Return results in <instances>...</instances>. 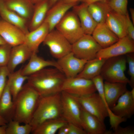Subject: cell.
<instances>
[{
	"instance_id": "74e56055",
	"label": "cell",
	"mask_w": 134,
	"mask_h": 134,
	"mask_svg": "<svg viewBox=\"0 0 134 134\" xmlns=\"http://www.w3.org/2000/svg\"><path fill=\"white\" fill-rule=\"evenodd\" d=\"M10 73L7 66L0 67V98L6 86L7 77Z\"/></svg>"
},
{
	"instance_id": "3957f363",
	"label": "cell",
	"mask_w": 134,
	"mask_h": 134,
	"mask_svg": "<svg viewBox=\"0 0 134 134\" xmlns=\"http://www.w3.org/2000/svg\"><path fill=\"white\" fill-rule=\"evenodd\" d=\"M61 92L40 97L36 110L29 124L33 127L32 131L46 121L63 117Z\"/></svg>"
},
{
	"instance_id": "7dc6e473",
	"label": "cell",
	"mask_w": 134,
	"mask_h": 134,
	"mask_svg": "<svg viewBox=\"0 0 134 134\" xmlns=\"http://www.w3.org/2000/svg\"><path fill=\"white\" fill-rule=\"evenodd\" d=\"M64 2L68 3H77L80 0H62Z\"/></svg>"
},
{
	"instance_id": "d590c367",
	"label": "cell",
	"mask_w": 134,
	"mask_h": 134,
	"mask_svg": "<svg viewBox=\"0 0 134 134\" xmlns=\"http://www.w3.org/2000/svg\"><path fill=\"white\" fill-rule=\"evenodd\" d=\"M126 69H121L113 73L106 81L110 82H119L129 84L130 80L126 77L124 73Z\"/></svg>"
},
{
	"instance_id": "9c48e42d",
	"label": "cell",
	"mask_w": 134,
	"mask_h": 134,
	"mask_svg": "<svg viewBox=\"0 0 134 134\" xmlns=\"http://www.w3.org/2000/svg\"><path fill=\"white\" fill-rule=\"evenodd\" d=\"M96 91L91 80L77 77L66 78L62 88V91L77 97L88 95Z\"/></svg>"
},
{
	"instance_id": "8fae6325",
	"label": "cell",
	"mask_w": 134,
	"mask_h": 134,
	"mask_svg": "<svg viewBox=\"0 0 134 134\" xmlns=\"http://www.w3.org/2000/svg\"><path fill=\"white\" fill-rule=\"evenodd\" d=\"M58 60L57 62L66 78L76 77L87 61L76 57L72 52Z\"/></svg>"
},
{
	"instance_id": "f5cc1de1",
	"label": "cell",
	"mask_w": 134,
	"mask_h": 134,
	"mask_svg": "<svg viewBox=\"0 0 134 134\" xmlns=\"http://www.w3.org/2000/svg\"><path fill=\"white\" fill-rule=\"evenodd\" d=\"M1 18H0V19Z\"/></svg>"
},
{
	"instance_id": "681fc988",
	"label": "cell",
	"mask_w": 134,
	"mask_h": 134,
	"mask_svg": "<svg viewBox=\"0 0 134 134\" xmlns=\"http://www.w3.org/2000/svg\"><path fill=\"white\" fill-rule=\"evenodd\" d=\"M30 1L34 4H35L38 3L44 0H30Z\"/></svg>"
},
{
	"instance_id": "d6a6232c",
	"label": "cell",
	"mask_w": 134,
	"mask_h": 134,
	"mask_svg": "<svg viewBox=\"0 0 134 134\" xmlns=\"http://www.w3.org/2000/svg\"><path fill=\"white\" fill-rule=\"evenodd\" d=\"M128 0H108V4L110 9L120 14L126 15L127 10Z\"/></svg>"
},
{
	"instance_id": "ffe728a7",
	"label": "cell",
	"mask_w": 134,
	"mask_h": 134,
	"mask_svg": "<svg viewBox=\"0 0 134 134\" xmlns=\"http://www.w3.org/2000/svg\"><path fill=\"white\" fill-rule=\"evenodd\" d=\"M29 59L27 65L21 68L22 74L24 76H29L48 67H56L62 72L57 62L45 60L36 53H33Z\"/></svg>"
},
{
	"instance_id": "bcb514c9",
	"label": "cell",
	"mask_w": 134,
	"mask_h": 134,
	"mask_svg": "<svg viewBox=\"0 0 134 134\" xmlns=\"http://www.w3.org/2000/svg\"><path fill=\"white\" fill-rule=\"evenodd\" d=\"M130 11L131 16V20L134 24V9L133 8H131L130 9Z\"/></svg>"
},
{
	"instance_id": "9a60e30c",
	"label": "cell",
	"mask_w": 134,
	"mask_h": 134,
	"mask_svg": "<svg viewBox=\"0 0 134 134\" xmlns=\"http://www.w3.org/2000/svg\"><path fill=\"white\" fill-rule=\"evenodd\" d=\"M105 23L119 39L127 35L126 15L118 14L111 10L109 7Z\"/></svg>"
},
{
	"instance_id": "7bdbcfd3",
	"label": "cell",
	"mask_w": 134,
	"mask_h": 134,
	"mask_svg": "<svg viewBox=\"0 0 134 134\" xmlns=\"http://www.w3.org/2000/svg\"><path fill=\"white\" fill-rule=\"evenodd\" d=\"M104 0H80L79 1L88 5L89 4L95 2Z\"/></svg>"
},
{
	"instance_id": "e0dca14e",
	"label": "cell",
	"mask_w": 134,
	"mask_h": 134,
	"mask_svg": "<svg viewBox=\"0 0 134 134\" xmlns=\"http://www.w3.org/2000/svg\"><path fill=\"white\" fill-rule=\"evenodd\" d=\"M49 32L48 24L44 22L38 27L25 34L24 43L33 53H37L40 45Z\"/></svg>"
},
{
	"instance_id": "484cf974",
	"label": "cell",
	"mask_w": 134,
	"mask_h": 134,
	"mask_svg": "<svg viewBox=\"0 0 134 134\" xmlns=\"http://www.w3.org/2000/svg\"><path fill=\"white\" fill-rule=\"evenodd\" d=\"M50 8L49 0H44L34 5L33 16L28 25L29 32L34 30L43 24Z\"/></svg>"
},
{
	"instance_id": "7a4b0ae2",
	"label": "cell",
	"mask_w": 134,
	"mask_h": 134,
	"mask_svg": "<svg viewBox=\"0 0 134 134\" xmlns=\"http://www.w3.org/2000/svg\"><path fill=\"white\" fill-rule=\"evenodd\" d=\"M40 96L27 83L14 101L15 112L13 120L20 123L30 124L36 110Z\"/></svg>"
},
{
	"instance_id": "c3c4849f",
	"label": "cell",
	"mask_w": 134,
	"mask_h": 134,
	"mask_svg": "<svg viewBox=\"0 0 134 134\" xmlns=\"http://www.w3.org/2000/svg\"><path fill=\"white\" fill-rule=\"evenodd\" d=\"M60 0H49L50 8Z\"/></svg>"
},
{
	"instance_id": "6da1fadb",
	"label": "cell",
	"mask_w": 134,
	"mask_h": 134,
	"mask_svg": "<svg viewBox=\"0 0 134 134\" xmlns=\"http://www.w3.org/2000/svg\"><path fill=\"white\" fill-rule=\"evenodd\" d=\"M66 78L58 69L46 68L29 76L27 83L41 97L61 93Z\"/></svg>"
},
{
	"instance_id": "5bb4252c",
	"label": "cell",
	"mask_w": 134,
	"mask_h": 134,
	"mask_svg": "<svg viewBox=\"0 0 134 134\" xmlns=\"http://www.w3.org/2000/svg\"><path fill=\"white\" fill-rule=\"evenodd\" d=\"M80 119L81 127L87 134H105L107 130L104 122L81 107Z\"/></svg>"
},
{
	"instance_id": "52a82bcc",
	"label": "cell",
	"mask_w": 134,
	"mask_h": 134,
	"mask_svg": "<svg viewBox=\"0 0 134 134\" xmlns=\"http://www.w3.org/2000/svg\"><path fill=\"white\" fill-rule=\"evenodd\" d=\"M74 96L82 108L101 121L104 122L105 118L108 117L107 109L98 93L95 92L84 96Z\"/></svg>"
},
{
	"instance_id": "f6af8a7d",
	"label": "cell",
	"mask_w": 134,
	"mask_h": 134,
	"mask_svg": "<svg viewBox=\"0 0 134 134\" xmlns=\"http://www.w3.org/2000/svg\"><path fill=\"white\" fill-rule=\"evenodd\" d=\"M7 125L0 126V134H6Z\"/></svg>"
},
{
	"instance_id": "7c38bea8",
	"label": "cell",
	"mask_w": 134,
	"mask_h": 134,
	"mask_svg": "<svg viewBox=\"0 0 134 134\" xmlns=\"http://www.w3.org/2000/svg\"><path fill=\"white\" fill-rule=\"evenodd\" d=\"M0 35L12 47L24 43L25 34L19 28L0 19Z\"/></svg>"
},
{
	"instance_id": "4dcf8cb0",
	"label": "cell",
	"mask_w": 134,
	"mask_h": 134,
	"mask_svg": "<svg viewBox=\"0 0 134 134\" xmlns=\"http://www.w3.org/2000/svg\"><path fill=\"white\" fill-rule=\"evenodd\" d=\"M108 0L98 1L88 5L89 12L98 24L105 22L106 12L109 7Z\"/></svg>"
},
{
	"instance_id": "7402d4cb",
	"label": "cell",
	"mask_w": 134,
	"mask_h": 134,
	"mask_svg": "<svg viewBox=\"0 0 134 134\" xmlns=\"http://www.w3.org/2000/svg\"><path fill=\"white\" fill-rule=\"evenodd\" d=\"M4 0L9 9L26 20L29 24L33 16L34 8V4L30 0Z\"/></svg>"
},
{
	"instance_id": "f35d334b",
	"label": "cell",
	"mask_w": 134,
	"mask_h": 134,
	"mask_svg": "<svg viewBox=\"0 0 134 134\" xmlns=\"http://www.w3.org/2000/svg\"><path fill=\"white\" fill-rule=\"evenodd\" d=\"M134 127L128 126L125 127L119 126L113 131H107L105 134H134Z\"/></svg>"
},
{
	"instance_id": "cb8c5ba5",
	"label": "cell",
	"mask_w": 134,
	"mask_h": 134,
	"mask_svg": "<svg viewBox=\"0 0 134 134\" xmlns=\"http://www.w3.org/2000/svg\"><path fill=\"white\" fill-rule=\"evenodd\" d=\"M0 16L2 19L19 28L25 34L29 32V23L9 9L4 0H0Z\"/></svg>"
},
{
	"instance_id": "b9f144b4",
	"label": "cell",
	"mask_w": 134,
	"mask_h": 134,
	"mask_svg": "<svg viewBox=\"0 0 134 134\" xmlns=\"http://www.w3.org/2000/svg\"><path fill=\"white\" fill-rule=\"evenodd\" d=\"M67 125L68 124L61 127L58 131V134H68V129Z\"/></svg>"
},
{
	"instance_id": "ac0fdd59",
	"label": "cell",
	"mask_w": 134,
	"mask_h": 134,
	"mask_svg": "<svg viewBox=\"0 0 134 134\" xmlns=\"http://www.w3.org/2000/svg\"><path fill=\"white\" fill-rule=\"evenodd\" d=\"M91 35L102 48L109 47L119 39L105 22L98 24Z\"/></svg>"
},
{
	"instance_id": "30bf717a",
	"label": "cell",
	"mask_w": 134,
	"mask_h": 134,
	"mask_svg": "<svg viewBox=\"0 0 134 134\" xmlns=\"http://www.w3.org/2000/svg\"><path fill=\"white\" fill-rule=\"evenodd\" d=\"M134 52V40L127 35L119 38L109 47L101 49L97 54L96 58L107 60Z\"/></svg>"
},
{
	"instance_id": "2e32d148",
	"label": "cell",
	"mask_w": 134,
	"mask_h": 134,
	"mask_svg": "<svg viewBox=\"0 0 134 134\" xmlns=\"http://www.w3.org/2000/svg\"><path fill=\"white\" fill-rule=\"evenodd\" d=\"M115 115L127 119L134 113V98L127 90L118 99L115 105L110 108Z\"/></svg>"
},
{
	"instance_id": "ab89813d",
	"label": "cell",
	"mask_w": 134,
	"mask_h": 134,
	"mask_svg": "<svg viewBox=\"0 0 134 134\" xmlns=\"http://www.w3.org/2000/svg\"><path fill=\"white\" fill-rule=\"evenodd\" d=\"M126 28L127 35L134 40V24L130 18L128 12L126 15Z\"/></svg>"
},
{
	"instance_id": "44dd1931",
	"label": "cell",
	"mask_w": 134,
	"mask_h": 134,
	"mask_svg": "<svg viewBox=\"0 0 134 134\" xmlns=\"http://www.w3.org/2000/svg\"><path fill=\"white\" fill-rule=\"evenodd\" d=\"M73 11L79 20L85 34L92 35L98 23L93 18L88 9V5L83 3L76 4L72 8Z\"/></svg>"
},
{
	"instance_id": "8d00e7d4",
	"label": "cell",
	"mask_w": 134,
	"mask_h": 134,
	"mask_svg": "<svg viewBox=\"0 0 134 134\" xmlns=\"http://www.w3.org/2000/svg\"><path fill=\"white\" fill-rule=\"evenodd\" d=\"M133 53L126 54V62L128 64V73L130 77L129 84L132 88H134V55Z\"/></svg>"
},
{
	"instance_id": "f907efd6",
	"label": "cell",
	"mask_w": 134,
	"mask_h": 134,
	"mask_svg": "<svg viewBox=\"0 0 134 134\" xmlns=\"http://www.w3.org/2000/svg\"><path fill=\"white\" fill-rule=\"evenodd\" d=\"M6 43L5 41L0 35V45Z\"/></svg>"
},
{
	"instance_id": "4316f807",
	"label": "cell",
	"mask_w": 134,
	"mask_h": 134,
	"mask_svg": "<svg viewBox=\"0 0 134 134\" xmlns=\"http://www.w3.org/2000/svg\"><path fill=\"white\" fill-rule=\"evenodd\" d=\"M126 58L121 56L108 59L102 67L100 74L105 81L113 73L122 69H126Z\"/></svg>"
},
{
	"instance_id": "60d3db41",
	"label": "cell",
	"mask_w": 134,
	"mask_h": 134,
	"mask_svg": "<svg viewBox=\"0 0 134 134\" xmlns=\"http://www.w3.org/2000/svg\"><path fill=\"white\" fill-rule=\"evenodd\" d=\"M68 134H87L82 128L72 123H68Z\"/></svg>"
},
{
	"instance_id": "ee69618b",
	"label": "cell",
	"mask_w": 134,
	"mask_h": 134,
	"mask_svg": "<svg viewBox=\"0 0 134 134\" xmlns=\"http://www.w3.org/2000/svg\"><path fill=\"white\" fill-rule=\"evenodd\" d=\"M8 122L0 115V126L7 125Z\"/></svg>"
},
{
	"instance_id": "836d02e7",
	"label": "cell",
	"mask_w": 134,
	"mask_h": 134,
	"mask_svg": "<svg viewBox=\"0 0 134 134\" xmlns=\"http://www.w3.org/2000/svg\"><path fill=\"white\" fill-rule=\"evenodd\" d=\"M103 79L100 74L95 77L91 80L93 82L96 88L97 91L106 106L108 112L110 110L106 102L104 94Z\"/></svg>"
},
{
	"instance_id": "d4e9b609",
	"label": "cell",
	"mask_w": 134,
	"mask_h": 134,
	"mask_svg": "<svg viewBox=\"0 0 134 134\" xmlns=\"http://www.w3.org/2000/svg\"><path fill=\"white\" fill-rule=\"evenodd\" d=\"M14 112V104L7 81L0 98V115L8 123L13 120Z\"/></svg>"
},
{
	"instance_id": "e575fe53",
	"label": "cell",
	"mask_w": 134,
	"mask_h": 134,
	"mask_svg": "<svg viewBox=\"0 0 134 134\" xmlns=\"http://www.w3.org/2000/svg\"><path fill=\"white\" fill-rule=\"evenodd\" d=\"M12 47L7 43L0 45V67L7 66Z\"/></svg>"
},
{
	"instance_id": "277c9868",
	"label": "cell",
	"mask_w": 134,
	"mask_h": 134,
	"mask_svg": "<svg viewBox=\"0 0 134 134\" xmlns=\"http://www.w3.org/2000/svg\"><path fill=\"white\" fill-rule=\"evenodd\" d=\"M55 28L72 44L85 34L78 17L73 11H68Z\"/></svg>"
},
{
	"instance_id": "8992f818",
	"label": "cell",
	"mask_w": 134,
	"mask_h": 134,
	"mask_svg": "<svg viewBox=\"0 0 134 134\" xmlns=\"http://www.w3.org/2000/svg\"><path fill=\"white\" fill-rule=\"evenodd\" d=\"M43 43L48 47L52 56L58 59L71 52L72 44L55 29L49 32Z\"/></svg>"
},
{
	"instance_id": "f546056e",
	"label": "cell",
	"mask_w": 134,
	"mask_h": 134,
	"mask_svg": "<svg viewBox=\"0 0 134 134\" xmlns=\"http://www.w3.org/2000/svg\"><path fill=\"white\" fill-rule=\"evenodd\" d=\"M28 76H24L21 73V68L10 73L7 82L9 86L12 100L14 101L18 93L22 89L24 82L27 80Z\"/></svg>"
},
{
	"instance_id": "603a6c76",
	"label": "cell",
	"mask_w": 134,
	"mask_h": 134,
	"mask_svg": "<svg viewBox=\"0 0 134 134\" xmlns=\"http://www.w3.org/2000/svg\"><path fill=\"white\" fill-rule=\"evenodd\" d=\"M126 83L110 82L105 81L104 83L105 99L110 109L116 104L119 98L128 90Z\"/></svg>"
},
{
	"instance_id": "ba28073f",
	"label": "cell",
	"mask_w": 134,
	"mask_h": 134,
	"mask_svg": "<svg viewBox=\"0 0 134 134\" xmlns=\"http://www.w3.org/2000/svg\"><path fill=\"white\" fill-rule=\"evenodd\" d=\"M62 116L68 123L82 128L80 122L81 106L74 96L64 91L61 92Z\"/></svg>"
},
{
	"instance_id": "d6986e66",
	"label": "cell",
	"mask_w": 134,
	"mask_h": 134,
	"mask_svg": "<svg viewBox=\"0 0 134 134\" xmlns=\"http://www.w3.org/2000/svg\"><path fill=\"white\" fill-rule=\"evenodd\" d=\"M33 53L24 43L12 46L7 67L10 73L16 67L29 59Z\"/></svg>"
},
{
	"instance_id": "1f68e13d",
	"label": "cell",
	"mask_w": 134,
	"mask_h": 134,
	"mask_svg": "<svg viewBox=\"0 0 134 134\" xmlns=\"http://www.w3.org/2000/svg\"><path fill=\"white\" fill-rule=\"evenodd\" d=\"M18 121L12 120L7 125L6 134H30L31 133L33 127L29 124L21 125Z\"/></svg>"
},
{
	"instance_id": "816d5d0a",
	"label": "cell",
	"mask_w": 134,
	"mask_h": 134,
	"mask_svg": "<svg viewBox=\"0 0 134 134\" xmlns=\"http://www.w3.org/2000/svg\"><path fill=\"white\" fill-rule=\"evenodd\" d=\"M130 92L132 96L134 98V88H132V90L130 91Z\"/></svg>"
},
{
	"instance_id": "f1b7e54d",
	"label": "cell",
	"mask_w": 134,
	"mask_h": 134,
	"mask_svg": "<svg viewBox=\"0 0 134 134\" xmlns=\"http://www.w3.org/2000/svg\"><path fill=\"white\" fill-rule=\"evenodd\" d=\"M68 123L63 117L46 121L32 132L33 134H55L62 127Z\"/></svg>"
},
{
	"instance_id": "5b68a950",
	"label": "cell",
	"mask_w": 134,
	"mask_h": 134,
	"mask_svg": "<svg viewBox=\"0 0 134 134\" xmlns=\"http://www.w3.org/2000/svg\"><path fill=\"white\" fill-rule=\"evenodd\" d=\"M102 48L91 35L84 34L72 44L71 52L76 57L88 61L96 58Z\"/></svg>"
},
{
	"instance_id": "83f0119b",
	"label": "cell",
	"mask_w": 134,
	"mask_h": 134,
	"mask_svg": "<svg viewBox=\"0 0 134 134\" xmlns=\"http://www.w3.org/2000/svg\"><path fill=\"white\" fill-rule=\"evenodd\" d=\"M106 59L96 58L88 61L82 70L76 77L91 80L100 74Z\"/></svg>"
},
{
	"instance_id": "4fadbf2b",
	"label": "cell",
	"mask_w": 134,
	"mask_h": 134,
	"mask_svg": "<svg viewBox=\"0 0 134 134\" xmlns=\"http://www.w3.org/2000/svg\"><path fill=\"white\" fill-rule=\"evenodd\" d=\"M77 4L67 3L62 0H60L50 8L44 21L48 25L49 32L54 29L69 10Z\"/></svg>"
}]
</instances>
